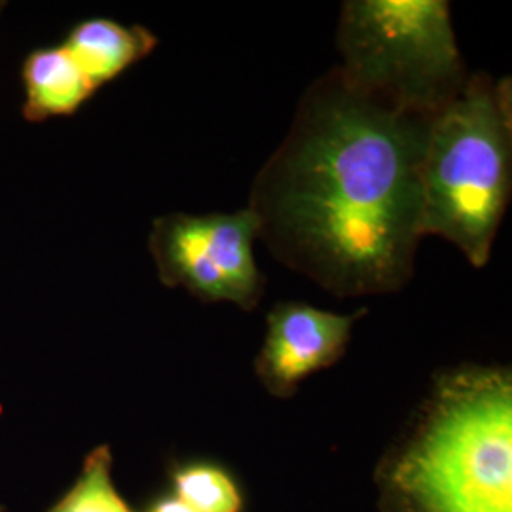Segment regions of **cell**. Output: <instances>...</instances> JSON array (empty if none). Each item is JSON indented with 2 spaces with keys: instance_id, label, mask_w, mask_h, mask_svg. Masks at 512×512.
I'll use <instances>...</instances> for the list:
<instances>
[{
  "instance_id": "1",
  "label": "cell",
  "mask_w": 512,
  "mask_h": 512,
  "mask_svg": "<svg viewBox=\"0 0 512 512\" xmlns=\"http://www.w3.org/2000/svg\"><path fill=\"white\" fill-rule=\"evenodd\" d=\"M431 118L330 71L256 177L249 209L275 258L330 293H395L414 272L420 165Z\"/></svg>"
},
{
  "instance_id": "2",
  "label": "cell",
  "mask_w": 512,
  "mask_h": 512,
  "mask_svg": "<svg viewBox=\"0 0 512 512\" xmlns=\"http://www.w3.org/2000/svg\"><path fill=\"white\" fill-rule=\"evenodd\" d=\"M384 512H512L509 370L440 376L414 433L380 469Z\"/></svg>"
},
{
  "instance_id": "3",
  "label": "cell",
  "mask_w": 512,
  "mask_h": 512,
  "mask_svg": "<svg viewBox=\"0 0 512 512\" xmlns=\"http://www.w3.org/2000/svg\"><path fill=\"white\" fill-rule=\"evenodd\" d=\"M511 86L469 76L427 126L420 165L421 236L454 243L482 268L511 196Z\"/></svg>"
},
{
  "instance_id": "4",
  "label": "cell",
  "mask_w": 512,
  "mask_h": 512,
  "mask_svg": "<svg viewBox=\"0 0 512 512\" xmlns=\"http://www.w3.org/2000/svg\"><path fill=\"white\" fill-rule=\"evenodd\" d=\"M336 42L348 86L410 114L433 118L469 80L442 0H349Z\"/></svg>"
},
{
  "instance_id": "5",
  "label": "cell",
  "mask_w": 512,
  "mask_h": 512,
  "mask_svg": "<svg viewBox=\"0 0 512 512\" xmlns=\"http://www.w3.org/2000/svg\"><path fill=\"white\" fill-rule=\"evenodd\" d=\"M258 222L249 207L236 213H173L154 220L148 238L158 277L203 302L256 308L266 279L255 260Z\"/></svg>"
},
{
  "instance_id": "6",
  "label": "cell",
  "mask_w": 512,
  "mask_h": 512,
  "mask_svg": "<svg viewBox=\"0 0 512 512\" xmlns=\"http://www.w3.org/2000/svg\"><path fill=\"white\" fill-rule=\"evenodd\" d=\"M363 315L365 310L340 315L304 302L275 304L256 357V376L275 397H293L302 380L344 357L353 325Z\"/></svg>"
},
{
  "instance_id": "7",
  "label": "cell",
  "mask_w": 512,
  "mask_h": 512,
  "mask_svg": "<svg viewBox=\"0 0 512 512\" xmlns=\"http://www.w3.org/2000/svg\"><path fill=\"white\" fill-rule=\"evenodd\" d=\"M158 44L141 25H122L112 19L93 18L74 25L63 48L73 57L93 88L109 84L131 65L145 59Z\"/></svg>"
},
{
  "instance_id": "8",
  "label": "cell",
  "mask_w": 512,
  "mask_h": 512,
  "mask_svg": "<svg viewBox=\"0 0 512 512\" xmlns=\"http://www.w3.org/2000/svg\"><path fill=\"white\" fill-rule=\"evenodd\" d=\"M21 80L25 90L23 116L29 122L71 116L97 92L63 44L38 48L27 55Z\"/></svg>"
},
{
  "instance_id": "9",
  "label": "cell",
  "mask_w": 512,
  "mask_h": 512,
  "mask_svg": "<svg viewBox=\"0 0 512 512\" xmlns=\"http://www.w3.org/2000/svg\"><path fill=\"white\" fill-rule=\"evenodd\" d=\"M175 495L198 512H243L238 480L219 463L192 461L171 471Z\"/></svg>"
},
{
  "instance_id": "10",
  "label": "cell",
  "mask_w": 512,
  "mask_h": 512,
  "mask_svg": "<svg viewBox=\"0 0 512 512\" xmlns=\"http://www.w3.org/2000/svg\"><path fill=\"white\" fill-rule=\"evenodd\" d=\"M48 512H133L114 488L109 446L93 450L76 484Z\"/></svg>"
},
{
  "instance_id": "11",
  "label": "cell",
  "mask_w": 512,
  "mask_h": 512,
  "mask_svg": "<svg viewBox=\"0 0 512 512\" xmlns=\"http://www.w3.org/2000/svg\"><path fill=\"white\" fill-rule=\"evenodd\" d=\"M148 512H198L194 511L190 505H186L177 495H169L158 499Z\"/></svg>"
},
{
  "instance_id": "12",
  "label": "cell",
  "mask_w": 512,
  "mask_h": 512,
  "mask_svg": "<svg viewBox=\"0 0 512 512\" xmlns=\"http://www.w3.org/2000/svg\"><path fill=\"white\" fill-rule=\"evenodd\" d=\"M2 8H4V2H0V12H2Z\"/></svg>"
}]
</instances>
